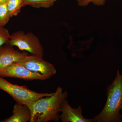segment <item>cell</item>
<instances>
[{"mask_svg": "<svg viewBox=\"0 0 122 122\" xmlns=\"http://www.w3.org/2000/svg\"><path fill=\"white\" fill-rule=\"evenodd\" d=\"M68 97L66 92L58 87L52 95L44 97L28 106L31 114L30 122H58L62 103Z\"/></svg>", "mask_w": 122, "mask_h": 122, "instance_id": "6da1fadb", "label": "cell"}, {"mask_svg": "<svg viewBox=\"0 0 122 122\" xmlns=\"http://www.w3.org/2000/svg\"><path fill=\"white\" fill-rule=\"evenodd\" d=\"M107 99L104 108L92 122H121L122 116V75L118 70L116 76L107 89Z\"/></svg>", "mask_w": 122, "mask_h": 122, "instance_id": "7a4b0ae2", "label": "cell"}, {"mask_svg": "<svg viewBox=\"0 0 122 122\" xmlns=\"http://www.w3.org/2000/svg\"><path fill=\"white\" fill-rule=\"evenodd\" d=\"M0 89L10 95L17 103L28 106L39 99L51 96L53 93H37L29 89L25 86L12 84L1 77Z\"/></svg>", "mask_w": 122, "mask_h": 122, "instance_id": "3957f363", "label": "cell"}, {"mask_svg": "<svg viewBox=\"0 0 122 122\" xmlns=\"http://www.w3.org/2000/svg\"><path fill=\"white\" fill-rule=\"evenodd\" d=\"M17 46L20 50L28 52L33 55L43 57L44 50L40 40L33 33L16 31L10 35L6 44Z\"/></svg>", "mask_w": 122, "mask_h": 122, "instance_id": "277c9868", "label": "cell"}, {"mask_svg": "<svg viewBox=\"0 0 122 122\" xmlns=\"http://www.w3.org/2000/svg\"><path fill=\"white\" fill-rule=\"evenodd\" d=\"M14 64L23 66L30 71L39 73L49 78L56 73L52 64L44 60L43 57L33 55L25 56L18 62Z\"/></svg>", "mask_w": 122, "mask_h": 122, "instance_id": "5b68a950", "label": "cell"}, {"mask_svg": "<svg viewBox=\"0 0 122 122\" xmlns=\"http://www.w3.org/2000/svg\"><path fill=\"white\" fill-rule=\"evenodd\" d=\"M0 76L15 78L25 81H44L49 78L47 76L30 71L23 66L13 64L0 71Z\"/></svg>", "mask_w": 122, "mask_h": 122, "instance_id": "8992f818", "label": "cell"}, {"mask_svg": "<svg viewBox=\"0 0 122 122\" xmlns=\"http://www.w3.org/2000/svg\"><path fill=\"white\" fill-rule=\"evenodd\" d=\"M28 55L27 51L20 52L7 44L1 46L0 47V71L18 62L23 57Z\"/></svg>", "mask_w": 122, "mask_h": 122, "instance_id": "52a82bcc", "label": "cell"}, {"mask_svg": "<svg viewBox=\"0 0 122 122\" xmlns=\"http://www.w3.org/2000/svg\"><path fill=\"white\" fill-rule=\"evenodd\" d=\"M81 107L79 106L77 109L72 108L66 99L62 103L60 119L62 122H91L92 119H87L82 116Z\"/></svg>", "mask_w": 122, "mask_h": 122, "instance_id": "ba28073f", "label": "cell"}, {"mask_svg": "<svg viewBox=\"0 0 122 122\" xmlns=\"http://www.w3.org/2000/svg\"><path fill=\"white\" fill-rule=\"evenodd\" d=\"M13 114L8 118L0 121L2 122H26L31 117L30 110L27 105L17 103L14 106Z\"/></svg>", "mask_w": 122, "mask_h": 122, "instance_id": "9c48e42d", "label": "cell"}, {"mask_svg": "<svg viewBox=\"0 0 122 122\" xmlns=\"http://www.w3.org/2000/svg\"><path fill=\"white\" fill-rule=\"evenodd\" d=\"M57 0H23L22 6L28 5L36 8H48L54 5Z\"/></svg>", "mask_w": 122, "mask_h": 122, "instance_id": "30bf717a", "label": "cell"}, {"mask_svg": "<svg viewBox=\"0 0 122 122\" xmlns=\"http://www.w3.org/2000/svg\"><path fill=\"white\" fill-rule=\"evenodd\" d=\"M23 0H9L7 4V8L10 17L17 16L20 12L22 6Z\"/></svg>", "mask_w": 122, "mask_h": 122, "instance_id": "8fae6325", "label": "cell"}, {"mask_svg": "<svg viewBox=\"0 0 122 122\" xmlns=\"http://www.w3.org/2000/svg\"><path fill=\"white\" fill-rule=\"evenodd\" d=\"M10 18L7 9V4L1 5L0 6V26L4 27L9 22Z\"/></svg>", "mask_w": 122, "mask_h": 122, "instance_id": "7c38bea8", "label": "cell"}, {"mask_svg": "<svg viewBox=\"0 0 122 122\" xmlns=\"http://www.w3.org/2000/svg\"><path fill=\"white\" fill-rule=\"evenodd\" d=\"M107 0H76L78 5L80 7H85L91 3L97 6L105 5Z\"/></svg>", "mask_w": 122, "mask_h": 122, "instance_id": "4fadbf2b", "label": "cell"}, {"mask_svg": "<svg viewBox=\"0 0 122 122\" xmlns=\"http://www.w3.org/2000/svg\"><path fill=\"white\" fill-rule=\"evenodd\" d=\"M10 36L8 30L3 26H0V47L7 43Z\"/></svg>", "mask_w": 122, "mask_h": 122, "instance_id": "5bb4252c", "label": "cell"}, {"mask_svg": "<svg viewBox=\"0 0 122 122\" xmlns=\"http://www.w3.org/2000/svg\"><path fill=\"white\" fill-rule=\"evenodd\" d=\"M9 0H0V4H7Z\"/></svg>", "mask_w": 122, "mask_h": 122, "instance_id": "9a60e30c", "label": "cell"}, {"mask_svg": "<svg viewBox=\"0 0 122 122\" xmlns=\"http://www.w3.org/2000/svg\"><path fill=\"white\" fill-rule=\"evenodd\" d=\"M1 5V4H0V6Z\"/></svg>", "mask_w": 122, "mask_h": 122, "instance_id": "2e32d148", "label": "cell"}]
</instances>
